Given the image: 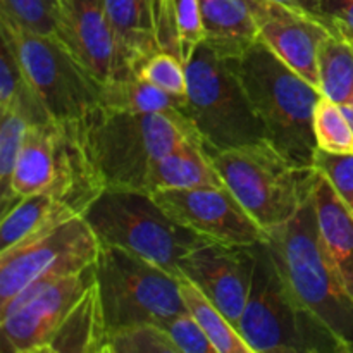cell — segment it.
Wrapping results in <instances>:
<instances>
[{
    "label": "cell",
    "mask_w": 353,
    "mask_h": 353,
    "mask_svg": "<svg viewBox=\"0 0 353 353\" xmlns=\"http://www.w3.org/2000/svg\"><path fill=\"white\" fill-rule=\"evenodd\" d=\"M95 279V264H92L30 299L0 307L3 345L14 353H48L62 321Z\"/></svg>",
    "instance_id": "12"
},
{
    "label": "cell",
    "mask_w": 353,
    "mask_h": 353,
    "mask_svg": "<svg viewBox=\"0 0 353 353\" xmlns=\"http://www.w3.org/2000/svg\"><path fill=\"white\" fill-rule=\"evenodd\" d=\"M199 186H224V181L207 154L205 145L192 143L155 162L148 174L147 192Z\"/></svg>",
    "instance_id": "21"
},
{
    "label": "cell",
    "mask_w": 353,
    "mask_h": 353,
    "mask_svg": "<svg viewBox=\"0 0 353 353\" xmlns=\"http://www.w3.org/2000/svg\"><path fill=\"white\" fill-rule=\"evenodd\" d=\"M105 10L119 48L121 68L128 78L141 61L161 50L152 0H105Z\"/></svg>",
    "instance_id": "18"
},
{
    "label": "cell",
    "mask_w": 353,
    "mask_h": 353,
    "mask_svg": "<svg viewBox=\"0 0 353 353\" xmlns=\"http://www.w3.org/2000/svg\"><path fill=\"white\" fill-rule=\"evenodd\" d=\"M269 143L299 168H314V109L323 93L279 61L262 41L233 59Z\"/></svg>",
    "instance_id": "3"
},
{
    "label": "cell",
    "mask_w": 353,
    "mask_h": 353,
    "mask_svg": "<svg viewBox=\"0 0 353 353\" xmlns=\"http://www.w3.org/2000/svg\"><path fill=\"white\" fill-rule=\"evenodd\" d=\"M203 43L224 59H240L259 41L248 0H200Z\"/></svg>",
    "instance_id": "17"
},
{
    "label": "cell",
    "mask_w": 353,
    "mask_h": 353,
    "mask_svg": "<svg viewBox=\"0 0 353 353\" xmlns=\"http://www.w3.org/2000/svg\"><path fill=\"white\" fill-rule=\"evenodd\" d=\"M81 216L69 202L54 193H34L23 196L12 209L2 216L0 224V252L37 236L64 221Z\"/></svg>",
    "instance_id": "19"
},
{
    "label": "cell",
    "mask_w": 353,
    "mask_h": 353,
    "mask_svg": "<svg viewBox=\"0 0 353 353\" xmlns=\"http://www.w3.org/2000/svg\"><path fill=\"white\" fill-rule=\"evenodd\" d=\"M83 217L100 245L124 248L174 276H179L185 255L209 241L172 219L152 193L140 190H102Z\"/></svg>",
    "instance_id": "5"
},
{
    "label": "cell",
    "mask_w": 353,
    "mask_h": 353,
    "mask_svg": "<svg viewBox=\"0 0 353 353\" xmlns=\"http://www.w3.org/2000/svg\"><path fill=\"white\" fill-rule=\"evenodd\" d=\"M314 168L323 172L353 214V154H331L317 148Z\"/></svg>",
    "instance_id": "31"
},
{
    "label": "cell",
    "mask_w": 353,
    "mask_h": 353,
    "mask_svg": "<svg viewBox=\"0 0 353 353\" xmlns=\"http://www.w3.org/2000/svg\"><path fill=\"white\" fill-rule=\"evenodd\" d=\"M314 138L319 150L331 154H353V130L343 112L327 97L321 95L314 109Z\"/></svg>",
    "instance_id": "28"
},
{
    "label": "cell",
    "mask_w": 353,
    "mask_h": 353,
    "mask_svg": "<svg viewBox=\"0 0 353 353\" xmlns=\"http://www.w3.org/2000/svg\"><path fill=\"white\" fill-rule=\"evenodd\" d=\"M76 133L102 190L147 192L159 159L192 143H203L186 116L138 114L97 105L76 121Z\"/></svg>",
    "instance_id": "1"
},
{
    "label": "cell",
    "mask_w": 353,
    "mask_h": 353,
    "mask_svg": "<svg viewBox=\"0 0 353 353\" xmlns=\"http://www.w3.org/2000/svg\"><path fill=\"white\" fill-rule=\"evenodd\" d=\"M100 105L123 112L176 114L190 119L188 97L169 95L137 74L102 85Z\"/></svg>",
    "instance_id": "22"
},
{
    "label": "cell",
    "mask_w": 353,
    "mask_h": 353,
    "mask_svg": "<svg viewBox=\"0 0 353 353\" xmlns=\"http://www.w3.org/2000/svg\"><path fill=\"white\" fill-rule=\"evenodd\" d=\"M319 6L327 26L353 41V0H319Z\"/></svg>",
    "instance_id": "34"
},
{
    "label": "cell",
    "mask_w": 353,
    "mask_h": 353,
    "mask_svg": "<svg viewBox=\"0 0 353 353\" xmlns=\"http://www.w3.org/2000/svg\"><path fill=\"white\" fill-rule=\"evenodd\" d=\"M254 264V247L207 241L185 255L179 274L195 283L231 324L238 326L250 293Z\"/></svg>",
    "instance_id": "13"
},
{
    "label": "cell",
    "mask_w": 353,
    "mask_h": 353,
    "mask_svg": "<svg viewBox=\"0 0 353 353\" xmlns=\"http://www.w3.org/2000/svg\"><path fill=\"white\" fill-rule=\"evenodd\" d=\"M343 112H345V116H347L348 123H350V126L353 130V107H343Z\"/></svg>",
    "instance_id": "36"
},
{
    "label": "cell",
    "mask_w": 353,
    "mask_h": 353,
    "mask_svg": "<svg viewBox=\"0 0 353 353\" xmlns=\"http://www.w3.org/2000/svg\"><path fill=\"white\" fill-rule=\"evenodd\" d=\"M178 281L186 310L205 331L217 353H254L236 326L231 324V321L210 302V299H207L205 293L195 283L183 274L178 276Z\"/></svg>",
    "instance_id": "24"
},
{
    "label": "cell",
    "mask_w": 353,
    "mask_h": 353,
    "mask_svg": "<svg viewBox=\"0 0 353 353\" xmlns=\"http://www.w3.org/2000/svg\"><path fill=\"white\" fill-rule=\"evenodd\" d=\"M3 110L17 112L30 126L52 123L50 114L38 99L21 68L19 59L6 40H2L0 50V112Z\"/></svg>",
    "instance_id": "23"
},
{
    "label": "cell",
    "mask_w": 353,
    "mask_h": 353,
    "mask_svg": "<svg viewBox=\"0 0 353 353\" xmlns=\"http://www.w3.org/2000/svg\"><path fill=\"white\" fill-rule=\"evenodd\" d=\"M2 19L21 30L57 38L62 28V0H0Z\"/></svg>",
    "instance_id": "26"
},
{
    "label": "cell",
    "mask_w": 353,
    "mask_h": 353,
    "mask_svg": "<svg viewBox=\"0 0 353 353\" xmlns=\"http://www.w3.org/2000/svg\"><path fill=\"white\" fill-rule=\"evenodd\" d=\"M172 3H174V21L179 40V57L186 64L196 47L203 41L200 0H172Z\"/></svg>",
    "instance_id": "32"
},
{
    "label": "cell",
    "mask_w": 353,
    "mask_h": 353,
    "mask_svg": "<svg viewBox=\"0 0 353 353\" xmlns=\"http://www.w3.org/2000/svg\"><path fill=\"white\" fill-rule=\"evenodd\" d=\"M134 74L161 88L162 92L169 93V95L186 97V92H188L186 65L172 52H155L137 65Z\"/></svg>",
    "instance_id": "30"
},
{
    "label": "cell",
    "mask_w": 353,
    "mask_h": 353,
    "mask_svg": "<svg viewBox=\"0 0 353 353\" xmlns=\"http://www.w3.org/2000/svg\"><path fill=\"white\" fill-rule=\"evenodd\" d=\"M190 121L207 152H223L268 140L265 128L248 100L233 59L200 43L186 62Z\"/></svg>",
    "instance_id": "7"
},
{
    "label": "cell",
    "mask_w": 353,
    "mask_h": 353,
    "mask_svg": "<svg viewBox=\"0 0 353 353\" xmlns=\"http://www.w3.org/2000/svg\"><path fill=\"white\" fill-rule=\"evenodd\" d=\"M2 40L14 54L55 123H74L100 105L102 83L97 81L78 59L54 37L21 30L0 17Z\"/></svg>",
    "instance_id": "9"
},
{
    "label": "cell",
    "mask_w": 353,
    "mask_h": 353,
    "mask_svg": "<svg viewBox=\"0 0 353 353\" xmlns=\"http://www.w3.org/2000/svg\"><path fill=\"white\" fill-rule=\"evenodd\" d=\"M265 243L300 302L353 352V300L321 236L312 193L288 223L268 231Z\"/></svg>",
    "instance_id": "2"
},
{
    "label": "cell",
    "mask_w": 353,
    "mask_h": 353,
    "mask_svg": "<svg viewBox=\"0 0 353 353\" xmlns=\"http://www.w3.org/2000/svg\"><path fill=\"white\" fill-rule=\"evenodd\" d=\"M178 353H217L195 317L186 310L162 324Z\"/></svg>",
    "instance_id": "33"
},
{
    "label": "cell",
    "mask_w": 353,
    "mask_h": 353,
    "mask_svg": "<svg viewBox=\"0 0 353 353\" xmlns=\"http://www.w3.org/2000/svg\"><path fill=\"white\" fill-rule=\"evenodd\" d=\"M99 252L100 241L83 216L64 221L0 252V307L55 265L74 257L97 259Z\"/></svg>",
    "instance_id": "11"
},
{
    "label": "cell",
    "mask_w": 353,
    "mask_h": 353,
    "mask_svg": "<svg viewBox=\"0 0 353 353\" xmlns=\"http://www.w3.org/2000/svg\"><path fill=\"white\" fill-rule=\"evenodd\" d=\"M238 202L262 230L288 223L312 193L316 168H299L268 140L207 152Z\"/></svg>",
    "instance_id": "6"
},
{
    "label": "cell",
    "mask_w": 353,
    "mask_h": 353,
    "mask_svg": "<svg viewBox=\"0 0 353 353\" xmlns=\"http://www.w3.org/2000/svg\"><path fill=\"white\" fill-rule=\"evenodd\" d=\"M319 231L341 283L353 300V214L338 196L326 176L316 169L312 183Z\"/></svg>",
    "instance_id": "16"
},
{
    "label": "cell",
    "mask_w": 353,
    "mask_h": 353,
    "mask_svg": "<svg viewBox=\"0 0 353 353\" xmlns=\"http://www.w3.org/2000/svg\"><path fill=\"white\" fill-rule=\"evenodd\" d=\"M152 196L172 219L214 243L254 247L268 241V231L226 185L157 190Z\"/></svg>",
    "instance_id": "10"
},
{
    "label": "cell",
    "mask_w": 353,
    "mask_h": 353,
    "mask_svg": "<svg viewBox=\"0 0 353 353\" xmlns=\"http://www.w3.org/2000/svg\"><path fill=\"white\" fill-rule=\"evenodd\" d=\"M30 124L14 110H3L2 126H0V203H2V216L9 212L21 199L12 192V176L23 147L24 134Z\"/></svg>",
    "instance_id": "27"
},
{
    "label": "cell",
    "mask_w": 353,
    "mask_h": 353,
    "mask_svg": "<svg viewBox=\"0 0 353 353\" xmlns=\"http://www.w3.org/2000/svg\"><path fill=\"white\" fill-rule=\"evenodd\" d=\"M319 92L341 107H353V47L331 33L319 52Z\"/></svg>",
    "instance_id": "25"
},
{
    "label": "cell",
    "mask_w": 353,
    "mask_h": 353,
    "mask_svg": "<svg viewBox=\"0 0 353 353\" xmlns=\"http://www.w3.org/2000/svg\"><path fill=\"white\" fill-rule=\"evenodd\" d=\"M259 26V41L279 61L319 88V52L334 33L323 19L272 0H248Z\"/></svg>",
    "instance_id": "14"
},
{
    "label": "cell",
    "mask_w": 353,
    "mask_h": 353,
    "mask_svg": "<svg viewBox=\"0 0 353 353\" xmlns=\"http://www.w3.org/2000/svg\"><path fill=\"white\" fill-rule=\"evenodd\" d=\"M105 353H178V348L162 326L138 324L112 331Z\"/></svg>",
    "instance_id": "29"
},
{
    "label": "cell",
    "mask_w": 353,
    "mask_h": 353,
    "mask_svg": "<svg viewBox=\"0 0 353 353\" xmlns=\"http://www.w3.org/2000/svg\"><path fill=\"white\" fill-rule=\"evenodd\" d=\"M62 9L57 40L102 85L124 78L105 0H62Z\"/></svg>",
    "instance_id": "15"
},
{
    "label": "cell",
    "mask_w": 353,
    "mask_h": 353,
    "mask_svg": "<svg viewBox=\"0 0 353 353\" xmlns=\"http://www.w3.org/2000/svg\"><path fill=\"white\" fill-rule=\"evenodd\" d=\"M348 41H350V40H348ZM350 43H352V47H353V41H350Z\"/></svg>",
    "instance_id": "37"
},
{
    "label": "cell",
    "mask_w": 353,
    "mask_h": 353,
    "mask_svg": "<svg viewBox=\"0 0 353 353\" xmlns=\"http://www.w3.org/2000/svg\"><path fill=\"white\" fill-rule=\"evenodd\" d=\"M272 2L281 3V6L290 7V9L300 10V12L310 14V16L319 17V19H323V14H321L319 0H272ZM324 23H326V21H324Z\"/></svg>",
    "instance_id": "35"
},
{
    "label": "cell",
    "mask_w": 353,
    "mask_h": 353,
    "mask_svg": "<svg viewBox=\"0 0 353 353\" xmlns=\"http://www.w3.org/2000/svg\"><path fill=\"white\" fill-rule=\"evenodd\" d=\"M109 330L103 319L97 279L65 316L48 353H105Z\"/></svg>",
    "instance_id": "20"
},
{
    "label": "cell",
    "mask_w": 353,
    "mask_h": 353,
    "mask_svg": "<svg viewBox=\"0 0 353 353\" xmlns=\"http://www.w3.org/2000/svg\"><path fill=\"white\" fill-rule=\"evenodd\" d=\"M247 305L236 330L254 353H347L279 272L268 243L254 245Z\"/></svg>",
    "instance_id": "4"
},
{
    "label": "cell",
    "mask_w": 353,
    "mask_h": 353,
    "mask_svg": "<svg viewBox=\"0 0 353 353\" xmlns=\"http://www.w3.org/2000/svg\"><path fill=\"white\" fill-rule=\"evenodd\" d=\"M95 278L109 334L138 324H162L186 312L178 276L119 247L100 245Z\"/></svg>",
    "instance_id": "8"
}]
</instances>
